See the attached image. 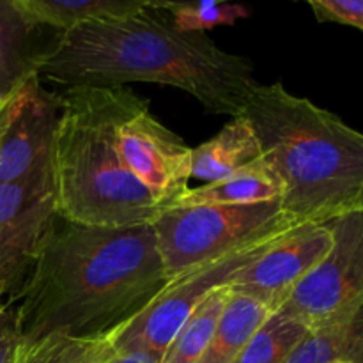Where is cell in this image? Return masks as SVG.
Listing matches in <instances>:
<instances>
[{
	"label": "cell",
	"mask_w": 363,
	"mask_h": 363,
	"mask_svg": "<svg viewBox=\"0 0 363 363\" xmlns=\"http://www.w3.org/2000/svg\"><path fill=\"white\" fill-rule=\"evenodd\" d=\"M169 280L152 225L110 229L59 218L14 296V328L25 342L106 339Z\"/></svg>",
	"instance_id": "6da1fadb"
},
{
	"label": "cell",
	"mask_w": 363,
	"mask_h": 363,
	"mask_svg": "<svg viewBox=\"0 0 363 363\" xmlns=\"http://www.w3.org/2000/svg\"><path fill=\"white\" fill-rule=\"evenodd\" d=\"M38 77L66 87L170 85L233 117L259 84L247 57L218 48L208 34L179 32L151 7L60 32L39 52Z\"/></svg>",
	"instance_id": "7a4b0ae2"
},
{
	"label": "cell",
	"mask_w": 363,
	"mask_h": 363,
	"mask_svg": "<svg viewBox=\"0 0 363 363\" xmlns=\"http://www.w3.org/2000/svg\"><path fill=\"white\" fill-rule=\"evenodd\" d=\"M240 116L254 128L296 225L363 209V133L280 82L257 84Z\"/></svg>",
	"instance_id": "3957f363"
},
{
	"label": "cell",
	"mask_w": 363,
	"mask_h": 363,
	"mask_svg": "<svg viewBox=\"0 0 363 363\" xmlns=\"http://www.w3.org/2000/svg\"><path fill=\"white\" fill-rule=\"evenodd\" d=\"M149 105L128 87L78 85L60 94L52 152L59 216L87 227L152 225L167 209L124 165L119 124Z\"/></svg>",
	"instance_id": "277c9868"
},
{
	"label": "cell",
	"mask_w": 363,
	"mask_h": 363,
	"mask_svg": "<svg viewBox=\"0 0 363 363\" xmlns=\"http://www.w3.org/2000/svg\"><path fill=\"white\" fill-rule=\"evenodd\" d=\"M298 227L280 201L245 206L167 208L152 222L170 279L230 252L264 243Z\"/></svg>",
	"instance_id": "5b68a950"
},
{
	"label": "cell",
	"mask_w": 363,
	"mask_h": 363,
	"mask_svg": "<svg viewBox=\"0 0 363 363\" xmlns=\"http://www.w3.org/2000/svg\"><path fill=\"white\" fill-rule=\"evenodd\" d=\"M279 238L230 252L179 273L169 280L140 314L105 340L116 353L142 354L162 363L167 347L191 312L216 289L229 286L241 269L264 254Z\"/></svg>",
	"instance_id": "8992f818"
},
{
	"label": "cell",
	"mask_w": 363,
	"mask_h": 363,
	"mask_svg": "<svg viewBox=\"0 0 363 363\" xmlns=\"http://www.w3.org/2000/svg\"><path fill=\"white\" fill-rule=\"evenodd\" d=\"M328 227V254L279 308L311 332L339 321L363 300V209L332 220Z\"/></svg>",
	"instance_id": "52a82bcc"
},
{
	"label": "cell",
	"mask_w": 363,
	"mask_h": 363,
	"mask_svg": "<svg viewBox=\"0 0 363 363\" xmlns=\"http://www.w3.org/2000/svg\"><path fill=\"white\" fill-rule=\"evenodd\" d=\"M59 218L52 172L0 183V296H16Z\"/></svg>",
	"instance_id": "ba28073f"
},
{
	"label": "cell",
	"mask_w": 363,
	"mask_h": 363,
	"mask_svg": "<svg viewBox=\"0 0 363 363\" xmlns=\"http://www.w3.org/2000/svg\"><path fill=\"white\" fill-rule=\"evenodd\" d=\"M60 96L28 78L0 110V183L52 172Z\"/></svg>",
	"instance_id": "9c48e42d"
},
{
	"label": "cell",
	"mask_w": 363,
	"mask_h": 363,
	"mask_svg": "<svg viewBox=\"0 0 363 363\" xmlns=\"http://www.w3.org/2000/svg\"><path fill=\"white\" fill-rule=\"evenodd\" d=\"M116 138L124 165L165 208L190 188L191 147L160 123L149 105L128 116Z\"/></svg>",
	"instance_id": "30bf717a"
},
{
	"label": "cell",
	"mask_w": 363,
	"mask_h": 363,
	"mask_svg": "<svg viewBox=\"0 0 363 363\" xmlns=\"http://www.w3.org/2000/svg\"><path fill=\"white\" fill-rule=\"evenodd\" d=\"M332 247L328 223H303L280 236L264 254L241 269L229 287L279 311L294 287L318 266Z\"/></svg>",
	"instance_id": "8fae6325"
},
{
	"label": "cell",
	"mask_w": 363,
	"mask_h": 363,
	"mask_svg": "<svg viewBox=\"0 0 363 363\" xmlns=\"http://www.w3.org/2000/svg\"><path fill=\"white\" fill-rule=\"evenodd\" d=\"M261 158L254 128L243 116L233 117L209 140L191 149V177L215 183Z\"/></svg>",
	"instance_id": "7c38bea8"
},
{
	"label": "cell",
	"mask_w": 363,
	"mask_h": 363,
	"mask_svg": "<svg viewBox=\"0 0 363 363\" xmlns=\"http://www.w3.org/2000/svg\"><path fill=\"white\" fill-rule=\"evenodd\" d=\"M282 199V184L262 158L215 183L188 188L169 208L194 206H245Z\"/></svg>",
	"instance_id": "4fadbf2b"
},
{
	"label": "cell",
	"mask_w": 363,
	"mask_h": 363,
	"mask_svg": "<svg viewBox=\"0 0 363 363\" xmlns=\"http://www.w3.org/2000/svg\"><path fill=\"white\" fill-rule=\"evenodd\" d=\"M32 27L67 32L89 21L128 16L151 7V0H16Z\"/></svg>",
	"instance_id": "5bb4252c"
},
{
	"label": "cell",
	"mask_w": 363,
	"mask_h": 363,
	"mask_svg": "<svg viewBox=\"0 0 363 363\" xmlns=\"http://www.w3.org/2000/svg\"><path fill=\"white\" fill-rule=\"evenodd\" d=\"M272 312L255 298L230 289L225 311L197 363H236L248 340Z\"/></svg>",
	"instance_id": "9a60e30c"
},
{
	"label": "cell",
	"mask_w": 363,
	"mask_h": 363,
	"mask_svg": "<svg viewBox=\"0 0 363 363\" xmlns=\"http://www.w3.org/2000/svg\"><path fill=\"white\" fill-rule=\"evenodd\" d=\"M363 363V300L350 314L314 330L287 363Z\"/></svg>",
	"instance_id": "2e32d148"
},
{
	"label": "cell",
	"mask_w": 363,
	"mask_h": 363,
	"mask_svg": "<svg viewBox=\"0 0 363 363\" xmlns=\"http://www.w3.org/2000/svg\"><path fill=\"white\" fill-rule=\"evenodd\" d=\"M229 298V286L220 287L209 294L177 330L163 354L162 363H197L218 326Z\"/></svg>",
	"instance_id": "e0dca14e"
},
{
	"label": "cell",
	"mask_w": 363,
	"mask_h": 363,
	"mask_svg": "<svg viewBox=\"0 0 363 363\" xmlns=\"http://www.w3.org/2000/svg\"><path fill=\"white\" fill-rule=\"evenodd\" d=\"M311 330L298 319L275 311L254 333L236 363H287Z\"/></svg>",
	"instance_id": "ac0fdd59"
},
{
	"label": "cell",
	"mask_w": 363,
	"mask_h": 363,
	"mask_svg": "<svg viewBox=\"0 0 363 363\" xmlns=\"http://www.w3.org/2000/svg\"><path fill=\"white\" fill-rule=\"evenodd\" d=\"M151 9L165 11L170 16L174 28L184 34H206L215 27H230L240 20L252 16L250 7L243 4L215 2H155L151 0Z\"/></svg>",
	"instance_id": "d6986e66"
},
{
	"label": "cell",
	"mask_w": 363,
	"mask_h": 363,
	"mask_svg": "<svg viewBox=\"0 0 363 363\" xmlns=\"http://www.w3.org/2000/svg\"><path fill=\"white\" fill-rule=\"evenodd\" d=\"M105 339L74 340L60 335L39 340H20L13 363H99L105 354Z\"/></svg>",
	"instance_id": "ffe728a7"
},
{
	"label": "cell",
	"mask_w": 363,
	"mask_h": 363,
	"mask_svg": "<svg viewBox=\"0 0 363 363\" xmlns=\"http://www.w3.org/2000/svg\"><path fill=\"white\" fill-rule=\"evenodd\" d=\"M34 30L18 9L16 0H0V60L28 67L38 73V55L34 48Z\"/></svg>",
	"instance_id": "44dd1931"
},
{
	"label": "cell",
	"mask_w": 363,
	"mask_h": 363,
	"mask_svg": "<svg viewBox=\"0 0 363 363\" xmlns=\"http://www.w3.org/2000/svg\"><path fill=\"white\" fill-rule=\"evenodd\" d=\"M308 6L319 21L350 25L363 30V0H311Z\"/></svg>",
	"instance_id": "7402d4cb"
},
{
	"label": "cell",
	"mask_w": 363,
	"mask_h": 363,
	"mask_svg": "<svg viewBox=\"0 0 363 363\" xmlns=\"http://www.w3.org/2000/svg\"><path fill=\"white\" fill-rule=\"evenodd\" d=\"M34 74H38L34 69L0 60V98L9 99Z\"/></svg>",
	"instance_id": "603a6c76"
},
{
	"label": "cell",
	"mask_w": 363,
	"mask_h": 363,
	"mask_svg": "<svg viewBox=\"0 0 363 363\" xmlns=\"http://www.w3.org/2000/svg\"><path fill=\"white\" fill-rule=\"evenodd\" d=\"M108 344V342H106ZM99 363H158L151 358H145L142 354H131V353H116L112 347H106L105 354L99 360Z\"/></svg>",
	"instance_id": "cb8c5ba5"
},
{
	"label": "cell",
	"mask_w": 363,
	"mask_h": 363,
	"mask_svg": "<svg viewBox=\"0 0 363 363\" xmlns=\"http://www.w3.org/2000/svg\"><path fill=\"white\" fill-rule=\"evenodd\" d=\"M13 326H14L13 311H11L9 305H7L6 301L2 300V296H0V337H2L7 330L13 328Z\"/></svg>",
	"instance_id": "d4e9b609"
},
{
	"label": "cell",
	"mask_w": 363,
	"mask_h": 363,
	"mask_svg": "<svg viewBox=\"0 0 363 363\" xmlns=\"http://www.w3.org/2000/svg\"><path fill=\"white\" fill-rule=\"evenodd\" d=\"M6 103H7L6 98H0V110H2L4 106H6Z\"/></svg>",
	"instance_id": "484cf974"
},
{
	"label": "cell",
	"mask_w": 363,
	"mask_h": 363,
	"mask_svg": "<svg viewBox=\"0 0 363 363\" xmlns=\"http://www.w3.org/2000/svg\"><path fill=\"white\" fill-rule=\"evenodd\" d=\"M339 363H342V362H339Z\"/></svg>",
	"instance_id": "4316f807"
}]
</instances>
